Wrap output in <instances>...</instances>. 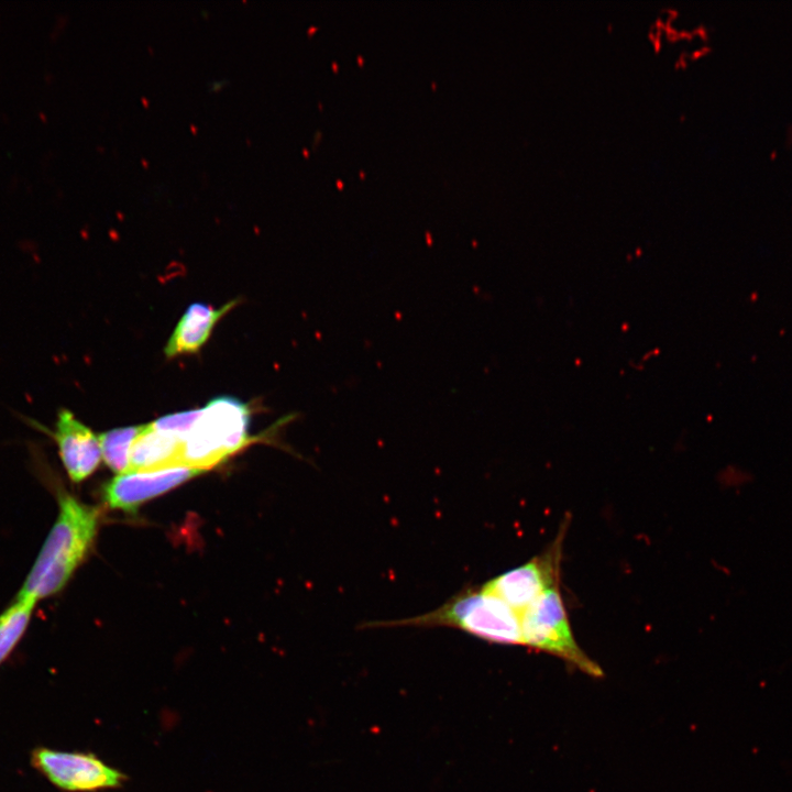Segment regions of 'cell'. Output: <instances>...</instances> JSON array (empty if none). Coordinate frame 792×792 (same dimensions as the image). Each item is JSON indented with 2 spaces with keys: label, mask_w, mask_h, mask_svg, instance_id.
Masks as SVG:
<instances>
[{
  "label": "cell",
  "mask_w": 792,
  "mask_h": 792,
  "mask_svg": "<svg viewBox=\"0 0 792 792\" xmlns=\"http://www.w3.org/2000/svg\"><path fill=\"white\" fill-rule=\"evenodd\" d=\"M99 510L58 492V514L15 598L37 603L67 584L94 544Z\"/></svg>",
  "instance_id": "cell-1"
},
{
  "label": "cell",
  "mask_w": 792,
  "mask_h": 792,
  "mask_svg": "<svg viewBox=\"0 0 792 792\" xmlns=\"http://www.w3.org/2000/svg\"><path fill=\"white\" fill-rule=\"evenodd\" d=\"M451 627L488 642L524 645L520 616L485 590L466 587L438 608L396 620L369 622L362 627Z\"/></svg>",
  "instance_id": "cell-2"
},
{
  "label": "cell",
  "mask_w": 792,
  "mask_h": 792,
  "mask_svg": "<svg viewBox=\"0 0 792 792\" xmlns=\"http://www.w3.org/2000/svg\"><path fill=\"white\" fill-rule=\"evenodd\" d=\"M250 411L231 396L211 399L182 442L178 466L205 471L244 448L249 441Z\"/></svg>",
  "instance_id": "cell-3"
},
{
  "label": "cell",
  "mask_w": 792,
  "mask_h": 792,
  "mask_svg": "<svg viewBox=\"0 0 792 792\" xmlns=\"http://www.w3.org/2000/svg\"><path fill=\"white\" fill-rule=\"evenodd\" d=\"M519 616L525 646L562 658L592 676L603 675L601 667L584 653L573 636L559 585Z\"/></svg>",
  "instance_id": "cell-4"
},
{
  "label": "cell",
  "mask_w": 792,
  "mask_h": 792,
  "mask_svg": "<svg viewBox=\"0 0 792 792\" xmlns=\"http://www.w3.org/2000/svg\"><path fill=\"white\" fill-rule=\"evenodd\" d=\"M30 763L51 784L64 792L114 789L125 780L122 772L90 752L37 746L30 754Z\"/></svg>",
  "instance_id": "cell-5"
},
{
  "label": "cell",
  "mask_w": 792,
  "mask_h": 792,
  "mask_svg": "<svg viewBox=\"0 0 792 792\" xmlns=\"http://www.w3.org/2000/svg\"><path fill=\"white\" fill-rule=\"evenodd\" d=\"M564 530L541 554L486 582L482 588L519 615L550 588L559 585Z\"/></svg>",
  "instance_id": "cell-6"
},
{
  "label": "cell",
  "mask_w": 792,
  "mask_h": 792,
  "mask_svg": "<svg viewBox=\"0 0 792 792\" xmlns=\"http://www.w3.org/2000/svg\"><path fill=\"white\" fill-rule=\"evenodd\" d=\"M201 470L173 466L150 472L119 474L103 488L105 503L113 509L136 512L141 504L202 473Z\"/></svg>",
  "instance_id": "cell-7"
},
{
  "label": "cell",
  "mask_w": 792,
  "mask_h": 792,
  "mask_svg": "<svg viewBox=\"0 0 792 792\" xmlns=\"http://www.w3.org/2000/svg\"><path fill=\"white\" fill-rule=\"evenodd\" d=\"M48 433L54 439L63 466L73 482L79 483L95 472L101 459L99 437L70 410H58L54 431Z\"/></svg>",
  "instance_id": "cell-8"
},
{
  "label": "cell",
  "mask_w": 792,
  "mask_h": 792,
  "mask_svg": "<svg viewBox=\"0 0 792 792\" xmlns=\"http://www.w3.org/2000/svg\"><path fill=\"white\" fill-rule=\"evenodd\" d=\"M237 304V300H232L220 308L201 302L191 304L167 341L166 356L197 352L210 337L216 323Z\"/></svg>",
  "instance_id": "cell-9"
},
{
  "label": "cell",
  "mask_w": 792,
  "mask_h": 792,
  "mask_svg": "<svg viewBox=\"0 0 792 792\" xmlns=\"http://www.w3.org/2000/svg\"><path fill=\"white\" fill-rule=\"evenodd\" d=\"M182 441L173 435L143 425L130 451V471L150 472L178 466Z\"/></svg>",
  "instance_id": "cell-10"
},
{
  "label": "cell",
  "mask_w": 792,
  "mask_h": 792,
  "mask_svg": "<svg viewBox=\"0 0 792 792\" xmlns=\"http://www.w3.org/2000/svg\"><path fill=\"white\" fill-rule=\"evenodd\" d=\"M36 603L15 598L0 614V666L12 654L25 635Z\"/></svg>",
  "instance_id": "cell-11"
},
{
  "label": "cell",
  "mask_w": 792,
  "mask_h": 792,
  "mask_svg": "<svg viewBox=\"0 0 792 792\" xmlns=\"http://www.w3.org/2000/svg\"><path fill=\"white\" fill-rule=\"evenodd\" d=\"M142 426L112 429L99 436L101 454L107 465L120 474L130 471V451Z\"/></svg>",
  "instance_id": "cell-12"
},
{
  "label": "cell",
  "mask_w": 792,
  "mask_h": 792,
  "mask_svg": "<svg viewBox=\"0 0 792 792\" xmlns=\"http://www.w3.org/2000/svg\"><path fill=\"white\" fill-rule=\"evenodd\" d=\"M200 415L201 409H191L163 416L151 424L155 429L173 435L183 442Z\"/></svg>",
  "instance_id": "cell-13"
}]
</instances>
